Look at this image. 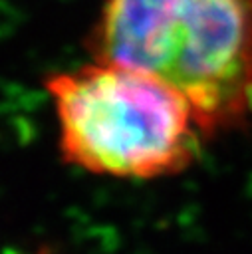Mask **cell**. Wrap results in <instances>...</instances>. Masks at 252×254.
<instances>
[{"mask_svg":"<svg viewBox=\"0 0 252 254\" xmlns=\"http://www.w3.org/2000/svg\"><path fill=\"white\" fill-rule=\"evenodd\" d=\"M87 48L177 89L208 141L252 131V0H101Z\"/></svg>","mask_w":252,"mask_h":254,"instance_id":"obj_1","label":"cell"},{"mask_svg":"<svg viewBox=\"0 0 252 254\" xmlns=\"http://www.w3.org/2000/svg\"><path fill=\"white\" fill-rule=\"evenodd\" d=\"M62 159L89 175L155 181L181 175L208 143L190 103L155 75L109 62L52 71Z\"/></svg>","mask_w":252,"mask_h":254,"instance_id":"obj_2","label":"cell"}]
</instances>
